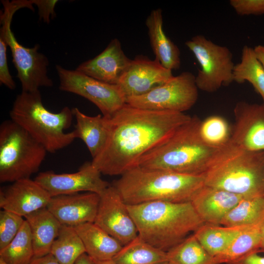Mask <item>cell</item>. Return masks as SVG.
<instances>
[{"mask_svg": "<svg viewBox=\"0 0 264 264\" xmlns=\"http://www.w3.org/2000/svg\"><path fill=\"white\" fill-rule=\"evenodd\" d=\"M191 116L184 112L142 109L125 104L109 117L106 143L91 163L102 174L121 176Z\"/></svg>", "mask_w": 264, "mask_h": 264, "instance_id": "1", "label": "cell"}, {"mask_svg": "<svg viewBox=\"0 0 264 264\" xmlns=\"http://www.w3.org/2000/svg\"><path fill=\"white\" fill-rule=\"evenodd\" d=\"M138 236L153 246L167 252L204 223L191 202L154 201L128 205Z\"/></svg>", "mask_w": 264, "mask_h": 264, "instance_id": "2", "label": "cell"}, {"mask_svg": "<svg viewBox=\"0 0 264 264\" xmlns=\"http://www.w3.org/2000/svg\"><path fill=\"white\" fill-rule=\"evenodd\" d=\"M202 175L206 186L243 198L264 197V151L247 150L230 141L214 152Z\"/></svg>", "mask_w": 264, "mask_h": 264, "instance_id": "3", "label": "cell"}, {"mask_svg": "<svg viewBox=\"0 0 264 264\" xmlns=\"http://www.w3.org/2000/svg\"><path fill=\"white\" fill-rule=\"evenodd\" d=\"M112 185L128 205L150 201L191 202L205 185L201 175L135 167L126 172Z\"/></svg>", "mask_w": 264, "mask_h": 264, "instance_id": "4", "label": "cell"}, {"mask_svg": "<svg viewBox=\"0 0 264 264\" xmlns=\"http://www.w3.org/2000/svg\"><path fill=\"white\" fill-rule=\"evenodd\" d=\"M196 115L179 127L166 140L144 154L136 167L190 175H201L217 150L207 145L199 133Z\"/></svg>", "mask_w": 264, "mask_h": 264, "instance_id": "5", "label": "cell"}, {"mask_svg": "<svg viewBox=\"0 0 264 264\" xmlns=\"http://www.w3.org/2000/svg\"><path fill=\"white\" fill-rule=\"evenodd\" d=\"M9 115L13 121L42 145L47 152L64 149L76 139L73 130L66 132L72 122V110L68 107L54 113L43 105L40 90L22 91L16 97Z\"/></svg>", "mask_w": 264, "mask_h": 264, "instance_id": "6", "label": "cell"}, {"mask_svg": "<svg viewBox=\"0 0 264 264\" xmlns=\"http://www.w3.org/2000/svg\"><path fill=\"white\" fill-rule=\"evenodd\" d=\"M46 150L12 120L0 126V181L14 182L30 178L37 172Z\"/></svg>", "mask_w": 264, "mask_h": 264, "instance_id": "7", "label": "cell"}, {"mask_svg": "<svg viewBox=\"0 0 264 264\" xmlns=\"http://www.w3.org/2000/svg\"><path fill=\"white\" fill-rule=\"evenodd\" d=\"M4 11L0 14V34L2 35L10 48L12 62L17 71V77L22 86V91L33 92L39 90L40 87H50L52 80L47 75L49 61L47 58L39 51L40 46L27 48L16 40L11 29L14 14L20 8L8 0L1 2Z\"/></svg>", "mask_w": 264, "mask_h": 264, "instance_id": "8", "label": "cell"}, {"mask_svg": "<svg viewBox=\"0 0 264 264\" xmlns=\"http://www.w3.org/2000/svg\"><path fill=\"white\" fill-rule=\"evenodd\" d=\"M185 45L200 66L196 76L198 89L214 92L233 82L235 64L227 47L216 44L201 35L193 37Z\"/></svg>", "mask_w": 264, "mask_h": 264, "instance_id": "9", "label": "cell"}, {"mask_svg": "<svg viewBox=\"0 0 264 264\" xmlns=\"http://www.w3.org/2000/svg\"><path fill=\"white\" fill-rule=\"evenodd\" d=\"M198 90L196 76L184 71L144 95L127 98L126 103L142 109L184 112L196 103Z\"/></svg>", "mask_w": 264, "mask_h": 264, "instance_id": "10", "label": "cell"}, {"mask_svg": "<svg viewBox=\"0 0 264 264\" xmlns=\"http://www.w3.org/2000/svg\"><path fill=\"white\" fill-rule=\"evenodd\" d=\"M59 89L88 99L94 104L102 115L110 117L126 103V98L117 85L106 83L76 70L56 65Z\"/></svg>", "mask_w": 264, "mask_h": 264, "instance_id": "11", "label": "cell"}, {"mask_svg": "<svg viewBox=\"0 0 264 264\" xmlns=\"http://www.w3.org/2000/svg\"><path fill=\"white\" fill-rule=\"evenodd\" d=\"M101 174L91 162H87L76 172L56 174L52 171H44L39 173L34 180L51 197L84 191L100 195L110 185L102 179Z\"/></svg>", "mask_w": 264, "mask_h": 264, "instance_id": "12", "label": "cell"}, {"mask_svg": "<svg viewBox=\"0 0 264 264\" xmlns=\"http://www.w3.org/2000/svg\"><path fill=\"white\" fill-rule=\"evenodd\" d=\"M94 223L117 240L123 246L138 235L136 224L122 198L110 185L100 195Z\"/></svg>", "mask_w": 264, "mask_h": 264, "instance_id": "13", "label": "cell"}, {"mask_svg": "<svg viewBox=\"0 0 264 264\" xmlns=\"http://www.w3.org/2000/svg\"><path fill=\"white\" fill-rule=\"evenodd\" d=\"M174 75L172 70L147 56H135L117 85L126 98L144 95L162 85Z\"/></svg>", "mask_w": 264, "mask_h": 264, "instance_id": "14", "label": "cell"}, {"mask_svg": "<svg viewBox=\"0 0 264 264\" xmlns=\"http://www.w3.org/2000/svg\"><path fill=\"white\" fill-rule=\"evenodd\" d=\"M234 114L230 142L247 150L264 151V103L239 102Z\"/></svg>", "mask_w": 264, "mask_h": 264, "instance_id": "15", "label": "cell"}, {"mask_svg": "<svg viewBox=\"0 0 264 264\" xmlns=\"http://www.w3.org/2000/svg\"><path fill=\"white\" fill-rule=\"evenodd\" d=\"M100 195L87 192L51 197L46 207L62 225L72 227L94 222Z\"/></svg>", "mask_w": 264, "mask_h": 264, "instance_id": "16", "label": "cell"}, {"mask_svg": "<svg viewBox=\"0 0 264 264\" xmlns=\"http://www.w3.org/2000/svg\"><path fill=\"white\" fill-rule=\"evenodd\" d=\"M51 197L47 192L30 178L13 182L0 191V207L24 217L46 207Z\"/></svg>", "mask_w": 264, "mask_h": 264, "instance_id": "17", "label": "cell"}, {"mask_svg": "<svg viewBox=\"0 0 264 264\" xmlns=\"http://www.w3.org/2000/svg\"><path fill=\"white\" fill-rule=\"evenodd\" d=\"M131 61L120 41L114 38L102 52L80 64L75 70L101 82L117 85Z\"/></svg>", "mask_w": 264, "mask_h": 264, "instance_id": "18", "label": "cell"}, {"mask_svg": "<svg viewBox=\"0 0 264 264\" xmlns=\"http://www.w3.org/2000/svg\"><path fill=\"white\" fill-rule=\"evenodd\" d=\"M242 198L241 196L205 185L191 203L204 223L220 225L225 216Z\"/></svg>", "mask_w": 264, "mask_h": 264, "instance_id": "19", "label": "cell"}, {"mask_svg": "<svg viewBox=\"0 0 264 264\" xmlns=\"http://www.w3.org/2000/svg\"><path fill=\"white\" fill-rule=\"evenodd\" d=\"M145 24L155 59L168 69H178L181 65L180 51L164 31L162 10H153L147 17Z\"/></svg>", "mask_w": 264, "mask_h": 264, "instance_id": "20", "label": "cell"}, {"mask_svg": "<svg viewBox=\"0 0 264 264\" xmlns=\"http://www.w3.org/2000/svg\"><path fill=\"white\" fill-rule=\"evenodd\" d=\"M24 218L30 229L34 258L50 253L52 245L62 225L46 207L38 210Z\"/></svg>", "mask_w": 264, "mask_h": 264, "instance_id": "21", "label": "cell"}, {"mask_svg": "<svg viewBox=\"0 0 264 264\" xmlns=\"http://www.w3.org/2000/svg\"><path fill=\"white\" fill-rule=\"evenodd\" d=\"M74 227L83 243L86 253L94 261L111 260L123 247L94 222H86Z\"/></svg>", "mask_w": 264, "mask_h": 264, "instance_id": "22", "label": "cell"}, {"mask_svg": "<svg viewBox=\"0 0 264 264\" xmlns=\"http://www.w3.org/2000/svg\"><path fill=\"white\" fill-rule=\"evenodd\" d=\"M72 110L76 120L74 131L76 138L84 142L93 158L99 154L106 143L109 133V117L100 114L89 116L77 108Z\"/></svg>", "mask_w": 264, "mask_h": 264, "instance_id": "23", "label": "cell"}, {"mask_svg": "<svg viewBox=\"0 0 264 264\" xmlns=\"http://www.w3.org/2000/svg\"><path fill=\"white\" fill-rule=\"evenodd\" d=\"M112 260L116 264H163L167 262L166 252L153 246L138 235L123 246Z\"/></svg>", "mask_w": 264, "mask_h": 264, "instance_id": "24", "label": "cell"}, {"mask_svg": "<svg viewBox=\"0 0 264 264\" xmlns=\"http://www.w3.org/2000/svg\"><path fill=\"white\" fill-rule=\"evenodd\" d=\"M245 227L204 223L193 234L207 252L215 257L223 252Z\"/></svg>", "mask_w": 264, "mask_h": 264, "instance_id": "25", "label": "cell"}, {"mask_svg": "<svg viewBox=\"0 0 264 264\" xmlns=\"http://www.w3.org/2000/svg\"><path fill=\"white\" fill-rule=\"evenodd\" d=\"M261 224L244 228L221 253L213 257L216 264H226L260 253Z\"/></svg>", "mask_w": 264, "mask_h": 264, "instance_id": "26", "label": "cell"}, {"mask_svg": "<svg viewBox=\"0 0 264 264\" xmlns=\"http://www.w3.org/2000/svg\"><path fill=\"white\" fill-rule=\"evenodd\" d=\"M233 75V81L237 83H250L264 103V68L254 48L246 45L243 47L241 61L235 65Z\"/></svg>", "mask_w": 264, "mask_h": 264, "instance_id": "27", "label": "cell"}, {"mask_svg": "<svg viewBox=\"0 0 264 264\" xmlns=\"http://www.w3.org/2000/svg\"><path fill=\"white\" fill-rule=\"evenodd\" d=\"M264 220V197L242 198L225 216L220 225L244 227L259 224Z\"/></svg>", "mask_w": 264, "mask_h": 264, "instance_id": "28", "label": "cell"}, {"mask_svg": "<svg viewBox=\"0 0 264 264\" xmlns=\"http://www.w3.org/2000/svg\"><path fill=\"white\" fill-rule=\"evenodd\" d=\"M86 253L83 243L74 227L62 225L50 250L60 264H74Z\"/></svg>", "mask_w": 264, "mask_h": 264, "instance_id": "29", "label": "cell"}, {"mask_svg": "<svg viewBox=\"0 0 264 264\" xmlns=\"http://www.w3.org/2000/svg\"><path fill=\"white\" fill-rule=\"evenodd\" d=\"M166 252L169 264H216L193 234Z\"/></svg>", "mask_w": 264, "mask_h": 264, "instance_id": "30", "label": "cell"}, {"mask_svg": "<svg viewBox=\"0 0 264 264\" xmlns=\"http://www.w3.org/2000/svg\"><path fill=\"white\" fill-rule=\"evenodd\" d=\"M34 258L32 236L25 219L12 241L0 250V259L6 264H29Z\"/></svg>", "mask_w": 264, "mask_h": 264, "instance_id": "31", "label": "cell"}, {"mask_svg": "<svg viewBox=\"0 0 264 264\" xmlns=\"http://www.w3.org/2000/svg\"><path fill=\"white\" fill-rule=\"evenodd\" d=\"M199 133L207 145L218 149L230 141L232 130L223 117L212 115L201 121Z\"/></svg>", "mask_w": 264, "mask_h": 264, "instance_id": "32", "label": "cell"}, {"mask_svg": "<svg viewBox=\"0 0 264 264\" xmlns=\"http://www.w3.org/2000/svg\"><path fill=\"white\" fill-rule=\"evenodd\" d=\"M25 221L24 217L10 211H0V250L15 238Z\"/></svg>", "mask_w": 264, "mask_h": 264, "instance_id": "33", "label": "cell"}, {"mask_svg": "<svg viewBox=\"0 0 264 264\" xmlns=\"http://www.w3.org/2000/svg\"><path fill=\"white\" fill-rule=\"evenodd\" d=\"M229 3L241 16L264 14V0H230Z\"/></svg>", "mask_w": 264, "mask_h": 264, "instance_id": "34", "label": "cell"}, {"mask_svg": "<svg viewBox=\"0 0 264 264\" xmlns=\"http://www.w3.org/2000/svg\"><path fill=\"white\" fill-rule=\"evenodd\" d=\"M4 37L0 34V83L10 89L16 88V83L11 75L7 64V46Z\"/></svg>", "mask_w": 264, "mask_h": 264, "instance_id": "35", "label": "cell"}, {"mask_svg": "<svg viewBox=\"0 0 264 264\" xmlns=\"http://www.w3.org/2000/svg\"><path fill=\"white\" fill-rule=\"evenodd\" d=\"M57 0H33V3L38 5L41 19L45 22H49L50 15L55 14L54 7Z\"/></svg>", "mask_w": 264, "mask_h": 264, "instance_id": "36", "label": "cell"}, {"mask_svg": "<svg viewBox=\"0 0 264 264\" xmlns=\"http://www.w3.org/2000/svg\"><path fill=\"white\" fill-rule=\"evenodd\" d=\"M258 252L252 253L238 260L226 264H264V256Z\"/></svg>", "mask_w": 264, "mask_h": 264, "instance_id": "37", "label": "cell"}, {"mask_svg": "<svg viewBox=\"0 0 264 264\" xmlns=\"http://www.w3.org/2000/svg\"><path fill=\"white\" fill-rule=\"evenodd\" d=\"M29 264H60L51 253L45 256L34 258Z\"/></svg>", "mask_w": 264, "mask_h": 264, "instance_id": "38", "label": "cell"}, {"mask_svg": "<svg viewBox=\"0 0 264 264\" xmlns=\"http://www.w3.org/2000/svg\"><path fill=\"white\" fill-rule=\"evenodd\" d=\"M257 59L264 68V45H258L254 48Z\"/></svg>", "mask_w": 264, "mask_h": 264, "instance_id": "39", "label": "cell"}, {"mask_svg": "<svg viewBox=\"0 0 264 264\" xmlns=\"http://www.w3.org/2000/svg\"><path fill=\"white\" fill-rule=\"evenodd\" d=\"M74 264H95V263L94 260L85 253L78 258Z\"/></svg>", "mask_w": 264, "mask_h": 264, "instance_id": "40", "label": "cell"}, {"mask_svg": "<svg viewBox=\"0 0 264 264\" xmlns=\"http://www.w3.org/2000/svg\"><path fill=\"white\" fill-rule=\"evenodd\" d=\"M260 252L264 253V220L261 223L260 225Z\"/></svg>", "mask_w": 264, "mask_h": 264, "instance_id": "41", "label": "cell"}, {"mask_svg": "<svg viewBox=\"0 0 264 264\" xmlns=\"http://www.w3.org/2000/svg\"><path fill=\"white\" fill-rule=\"evenodd\" d=\"M95 264H116L114 261L111 260L105 261H94Z\"/></svg>", "mask_w": 264, "mask_h": 264, "instance_id": "42", "label": "cell"}, {"mask_svg": "<svg viewBox=\"0 0 264 264\" xmlns=\"http://www.w3.org/2000/svg\"><path fill=\"white\" fill-rule=\"evenodd\" d=\"M0 264H6L4 263L3 261L0 259Z\"/></svg>", "mask_w": 264, "mask_h": 264, "instance_id": "43", "label": "cell"}, {"mask_svg": "<svg viewBox=\"0 0 264 264\" xmlns=\"http://www.w3.org/2000/svg\"><path fill=\"white\" fill-rule=\"evenodd\" d=\"M163 264H169L168 262H167V263H164Z\"/></svg>", "mask_w": 264, "mask_h": 264, "instance_id": "44", "label": "cell"}]
</instances>
